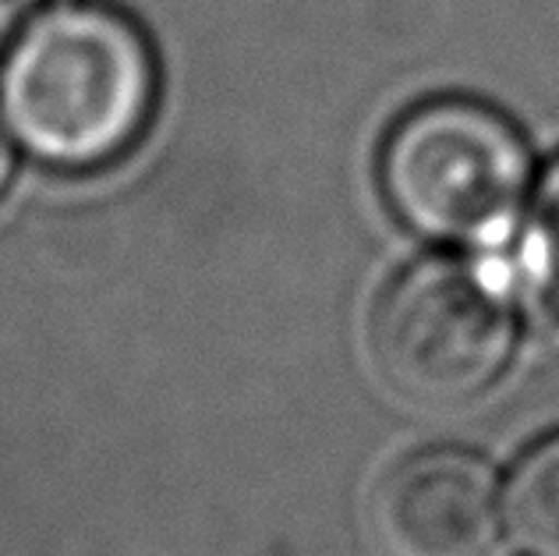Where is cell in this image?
<instances>
[{"label":"cell","mask_w":559,"mask_h":556,"mask_svg":"<svg viewBox=\"0 0 559 556\" xmlns=\"http://www.w3.org/2000/svg\"><path fill=\"white\" fill-rule=\"evenodd\" d=\"M376 529L393 556H485L503 535V482L464 447H425L376 493Z\"/></svg>","instance_id":"4"},{"label":"cell","mask_w":559,"mask_h":556,"mask_svg":"<svg viewBox=\"0 0 559 556\" xmlns=\"http://www.w3.org/2000/svg\"><path fill=\"white\" fill-rule=\"evenodd\" d=\"M503 535L521 556H559V433L524 450L503 478Z\"/></svg>","instance_id":"5"},{"label":"cell","mask_w":559,"mask_h":556,"mask_svg":"<svg viewBox=\"0 0 559 556\" xmlns=\"http://www.w3.org/2000/svg\"><path fill=\"white\" fill-rule=\"evenodd\" d=\"M390 210L432 241H496L518 221L532 153L510 117L475 99L404 114L379 156Z\"/></svg>","instance_id":"2"},{"label":"cell","mask_w":559,"mask_h":556,"mask_svg":"<svg viewBox=\"0 0 559 556\" xmlns=\"http://www.w3.org/2000/svg\"><path fill=\"white\" fill-rule=\"evenodd\" d=\"M518 312L507 276L489 262L432 256L407 267L382 295L372 351L407 401L457 407L481 398L513 358Z\"/></svg>","instance_id":"3"},{"label":"cell","mask_w":559,"mask_h":556,"mask_svg":"<svg viewBox=\"0 0 559 556\" xmlns=\"http://www.w3.org/2000/svg\"><path fill=\"white\" fill-rule=\"evenodd\" d=\"M527 259L538 276L542 295L559 312V164L546 174L538 188L532 213V238H527Z\"/></svg>","instance_id":"6"},{"label":"cell","mask_w":559,"mask_h":556,"mask_svg":"<svg viewBox=\"0 0 559 556\" xmlns=\"http://www.w3.org/2000/svg\"><path fill=\"white\" fill-rule=\"evenodd\" d=\"M11 167H14V156H11V142L4 135V128H0V196H4V188L11 181Z\"/></svg>","instance_id":"7"},{"label":"cell","mask_w":559,"mask_h":556,"mask_svg":"<svg viewBox=\"0 0 559 556\" xmlns=\"http://www.w3.org/2000/svg\"><path fill=\"white\" fill-rule=\"evenodd\" d=\"M57 4V0H0V11L4 14H25V11H43Z\"/></svg>","instance_id":"8"},{"label":"cell","mask_w":559,"mask_h":556,"mask_svg":"<svg viewBox=\"0 0 559 556\" xmlns=\"http://www.w3.org/2000/svg\"><path fill=\"white\" fill-rule=\"evenodd\" d=\"M156 107L150 39L121 11L57 0L33 14L0 64L11 135L57 170H96L139 142Z\"/></svg>","instance_id":"1"}]
</instances>
